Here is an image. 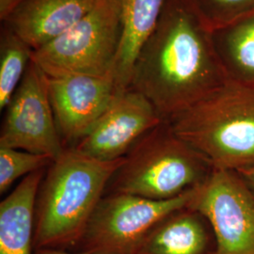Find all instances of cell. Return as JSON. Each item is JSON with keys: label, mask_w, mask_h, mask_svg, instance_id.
Masks as SVG:
<instances>
[{"label": "cell", "mask_w": 254, "mask_h": 254, "mask_svg": "<svg viewBox=\"0 0 254 254\" xmlns=\"http://www.w3.org/2000/svg\"><path fill=\"white\" fill-rule=\"evenodd\" d=\"M228 80L213 30L189 0H166L157 26L136 57L129 89L171 122Z\"/></svg>", "instance_id": "cell-1"}, {"label": "cell", "mask_w": 254, "mask_h": 254, "mask_svg": "<svg viewBox=\"0 0 254 254\" xmlns=\"http://www.w3.org/2000/svg\"><path fill=\"white\" fill-rule=\"evenodd\" d=\"M124 158L104 162L66 148L49 165L37 197L35 252L76 248Z\"/></svg>", "instance_id": "cell-2"}, {"label": "cell", "mask_w": 254, "mask_h": 254, "mask_svg": "<svg viewBox=\"0 0 254 254\" xmlns=\"http://www.w3.org/2000/svg\"><path fill=\"white\" fill-rule=\"evenodd\" d=\"M215 170L208 159L162 122L142 136L111 177L105 195L171 200L200 188Z\"/></svg>", "instance_id": "cell-3"}, {"label": "cell", "mask_w": 254, "mask_h": 254, "mask_svg": "<svg viewBox=\"0 0 254 254\" xmlns=\"http://www.w3.org/2000/svg\"><path fill=\"white\" fill-rule=\"evenodd\" d=\"M169 123L215 169L254 166V87L228 80Z\"/></svg>", "instance_id": "cell-4"}, {"label": "cell", "mask_w": 254, "mask_h": 254, "mask_svg": "<svg viewBox=\"0 0 254 254\" xmlns=\"http://www.w3.org/2000/svg\"><path fill=\"white\" fill-rule=\"evenodd\" d=\"M121 35L122 0H99L74 26L35 50L32 60L47 76L113 74Z\"/></svg>", "instance_id": "cell-5"}, {"label": "cell", "mask_w": 254, "mask_h": 254, "mask_svg": "<svg viewBox=\"0 0 254 254\" xmlns=\"http://www.w3.org/2000/svg\"><path fill=\"white\" fill-rule=\"evenodd\" d=\"M197 190L171 200H149L128 194L104 195L73 251L88 254H132L161 219L190 204Z\"/></svg>", "instance_id": "cell-6"}, {"label": "cell", "mask_w": 254, "mask_h": 254, "mask_svg": "<svg viewBox=\"0 0 254 254\" xmlns=\"http://www.w3.org/2000/svg\"><path fill=\"white\" fill-rule=\"evenodd\" d=\"M0 147L43 154L53 161L66 149L56 123L47 76L33 60L5 109Z\"/></svg>", "instance_id": "cell-7"}, {"label": "cell", "mask_w": 254, "mask_h": 254, "mask_svg": "<svg viewBox=\"0 0 254 254\" xmlns=\"http://www.w3.org/2000/svg\"><path fill=\"white\" fill-rule=\"evenodd\" d=\"M190 205L208 219L218 254H254V190L239 173L215 169Z\"/></svg>", "instance_id": "cell-8"}, {"label": "cell", "mask_w": 254, "mask_h": 254, "mask_svg": "<svg viewBox=\"0 0 254 254\" xmlns=\"http://www.w3.org/2000/svg\"><path fill=\"white\" fill-rule=\"evenodd\" d=\"M164 122L153 105L131 89L118 94L91 130L72 147L92 159L124 158L136 142Z\"/></svg>", "instance_id": "cell-9"}, {"label": "cell", "mask_w": 254, "mask_h": 254, "mask_svg": "<svg viewBox=\"0 0 254 254\" xmlns=\"http://www.w3.org/2000/svg\"><path fill=\"white\" fill-rule=\"evenodd\" d=\"M47 84L56 123L66 148L73 147L91 130L118 95L113 74L47 76Z\"/></svg>", "instance_id": "cell-10"}, {"label": "cell", "mask_w": 254, "mask_h": 254, "mask_svg": "<svg viewBox=\"0 0 254 254\" xmlns=\"http://www.w3.org/2000/svg\"><path fill=\"white\" fill-rule=\"evenodd\" d=\"M132 254H218V245L208 219L189 204L161 219Z\"/></svg>", "instance_id": "cell-11"}, {"label": "cell", "mask_w": 254, "mask_h": 254, "mask_svg": "<svg viewBox=\"0 0 254 254\" xmlns=\"http://www.w3.org/2000/svg\"><path fill=\"white\" fill-rule=\"evenodd\" d=\"M99 0H27L5 23L34 51L85 17Z\"/></svg>", "instance_id": "cell-12"}, {"label": "cell", "mask_w": 254, "mask_h": 254, "mask_svg": "<svg viewBox=\"0 0 254 254\" xmlns=\"http://www.w3.org/2000/svg\"><path fill=\"white\" fill-rule=\"evenodd\" d=\"M46 169L23 178L0 203V254H35V208Z\"/></svg>", "instance_id": "cell-13"}, {"label": "cell", "mask_w": 254, "mask_h": 254, "mask_svg": "<svg viewBox=\"0 0 254 254\" xmlns=\"http://www.w3.org/2000/svg\"><path fill=\"white\" fill-rule=\"evenodd\" d=\"M166 0H122V35L114 66L118 94L129 90L136 57L154 32Z\"/></svg>", "instance_id": "cell-14"}, {"label": "cell", "mask_w": 254, "mask_h": 254, "mask_svg": "<svg viewBox=\"0 0 254 254\" xmlns=\"http://www.w3.org/2000/svg\"><path fill=\"white\" fill-rule=\"evenodd\" d=\"M213 41L228 79L254 87V12L214 29Z\"/></svg>", "instance_id": "cell-15"}, {"label": "cell", "mask_w": 254, "mask_h": 254, "mask_svg": "<svg viewBox=\"0 0 254 254\" xmlns=\"http://www.w3.org/2000/svg\"><path fill=\"white\" fill-rule=\"evenodd\" d=\"M34 49L7 25L0 34V109H6L17 90Z\"/></svg>", "instance_id": "cell-16"}, {"label": "cell", "mask_w": 254, "mask_h": 254, "mask_svg": "<svg viewBox=\"0 0 254 254\" xmlns=\"http://www.w3.org/2000/svg\"><path fill=\"white\" fill-rule=\"evenodd\" d=\"M53 160L43 154L0 147V193L4 194L21 177L49 167Z\"/></svg>", "instance_id": "cell-17"}, {"label": "cell", "mask_w": 254, "mask_h": 254, "mask_svg": "<svg viewBox=\"0 0 254 254\" xmlns=\"http://www.w3.org/2000/svg\"><path fill=\"white\" fill-rule=\"evenodd\" d=\"M212 30L254 12V0H189Z\"/></svg>", "instance_id": "cell-18"}, {"label": "cell", "mask_w": 254, "mask_h": 254, "mask_svg": "<svg viewBox=\"0 0 254 254\" xmlns=\"http://www.w3.org/2000/svg\"><path fill=\"white\" fill-rule=\"evenodd\" d=\"M27 0H0V20L5 23L10 15Z\"/></svg>", "instance_id": "cell-19"}, {"label": "cell", "mask_w": 254, "mask_h": 254, "mask_svg": "<svg viewBox=\"0 0 254 254\" xmlns=\"http://www.w3.org/2000/svg\"><path fill=\"white\" fill-rule=\"evenodd\" d=\"M237 173H239L246 183L254 190V166L237 171Z\"/></svg>", "instance_id": "cell-20"}, {"label": "cell", "mask_w": 254, "mask_h": 254, "mask_svg": "<svg viewBox=\"0 0 254 254\" xmlns=\"http://www.w3.org/2000/svg\"><path fill=\"white\" fill-rule=\"evenodd\" d=\"M35 254H88L74 251H55V250H40Z\"/></svg>", "instance_id": "cell-21"}]
</instances>
